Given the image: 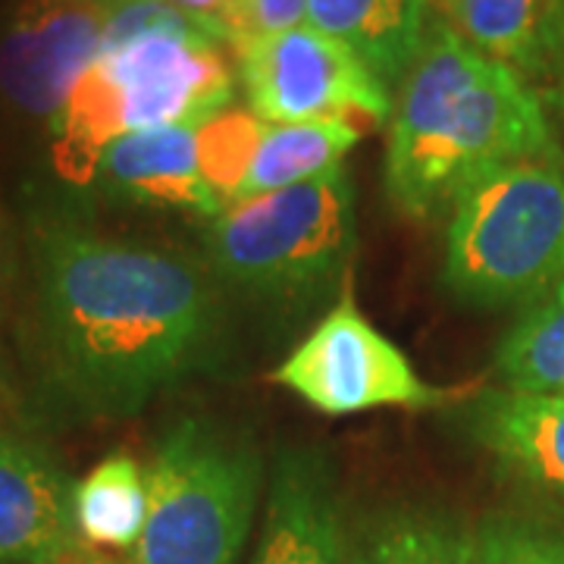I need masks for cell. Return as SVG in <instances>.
Here are the masks:
<instances>
[{
	"instance_id": "obj_23",
	"label": "cell",
	"mask_w": 564,
	"mask_h": 564,
	"mask_svg": "<svg viewBox=\"0 0 564 564\" xmlns=\"http://www.w3.org/2000/svg\"><path fill=\"white\" fill-rule=\"evenodd\" d=\"M17 276H20V258H17V242H13V229H10V217L0 202V323L7 321V311L13 302V289H17Z\"/></svg>"
},
{
	"instance_id": "obj_4",
	"label": "cell",
	"mask_w": 564,
	"mask_h": 564,
	"mask_svg": "<svg viewBox=\"0 0 564 564\" xmlns=\"http://www.w3.org/2000/svg\"><path fill=\"white\" fill-rule=\"evenodd\" d=\"M358 248L345 166L321 180L232 202L207 229L210 273L245 299L314 307L348 276Z\"/></svg>"
},
{
	"instance_id": "obj_19",
	"label": "cell",
	"mask_w": 564,
	"mask_h": 564,
	"mask_svg": "<svg viewBox=\"0 0 564 564\" xmlns=\"http://www.w3.org/2000/svg\"><path fill=\"white\" fill-rule=\"evenodd\" d=\"M496 370L511 392H564V282L511 323L496 351Z\"/></svg>"
},
{
	"instance_id": "obj_14",
	"label": "cell",
	"mask_w": 564,
	"mask_h": 564,
	"mask_svg": "<svg viewBox=\"0 0 564 564\" xmlns=\"http://www.w3.org/2000/svg\"><path fill=\"white\" fill-rule=\"evenodd\" d=\"M307 25L361 57L386 88L404 76L430 35V0H307Z\"/></svg>"
},
{
	"instance_id": "obj_16",
	"label": "cell",
	"mask_w": 564,
	"mask_h": 564,
	"mask_svg": "<svg viewBox=\"0 0 564 564\" xmlns=\"http://www.w3.org/2000/svg\"><path fill=\"white\" fill-rule=\"evenodd\" d=\"M358 141L361 129L355 120L267 122V132L236 202L321 180L343 166L345 154Z\"/></svg>"
},
{
	"instance_id": "obj_18",
	"label": "cell",
	"mask_w": 564,
	"mask_h": 564,
	"mask_svg": "<svg viewBox=\"0 0 564 564\" xmlns=\"http://www.w3.org/2000/svg\"><path fill=\"white\" fill-rule=\"evenodd\" d=\"M448 25L480 54L540 73L552 54L549 0H440Z\"/></svg>"
},
{
	"instance_id": "obj_9",
	"label": "cell",
	"mask_w": 564,
	"mask_h": 564,
	"mask_svg": "<svg viewBox=\"0 0 564 564\" xmlns=\"http://www.w3.org/2000/svg\"><path fill=\"white\" fill-rule=\"evenodd\" d=\"M104 0H22L0 29V104L54 126L101 54Z\"/></svg>"
},
{
	"instance_id": "obj_17",
	"label": "cell",
	"mask_w": 564,
	"mask_h": 564,
	"mask_svg": "<svg viewBox=\"0 0 564 564\" xmlns=\"http://www.w3.org/2000/svg\"><path fill=\"white\" fill-rule=\"evenodd\" d=\"M148 521V470L113 452L73 486V524L85 545L101 552H132Z\"/></svg>"
},
{
	"instance_id": "obj_12",
	"label": "cell",
	"mask_w": 564,
	"mask_h": 564,
	"mask_svg": "<svg viewBox=\"0 0 564 564\" xmlns=\"http://www.w3.org/2000/svg\"><path fill=\"white\" fill-rule=\"evenodd\" d=\"M98 185L113 198L144 207L220 217L226 204L204 180L198 126H163L129 132L104 151Z\"/></svg>"
},
{
	"instance_id": "obj_11",
	"label": "cell",
	"mask_w": 564,
	"mask_h": 564,
	"mask_svg": "<svg viewBox=\"0 0 564 564\" xmlns=\"http://www.w3.org/2000/svg\"><path fill=\"white\" fill-rule=\"evenodd\" d=\"M73 486L44 448L0 430V564H51L82 543Z\"/></svg>"
},
{
	"instance_id": "obj_1",
	"label": "cell",
	"mask_w": 564,
	"mask_h": 564,
	"mask_svg": "<svg viewBox=\"0 0 564 564\" xmlns=\"http://www.w3.org/2000/svg\"><path fill=\"white\" fill-rule=\"evenodd\" d=\"M32 270L41 364L79 414L132 417L217 358V282L180 251L41 217Z\"/></svg>"
},
{
	"instance_id": "obj_24",
	"label": "cell",
	"mask_w": 564,
	"mask_h": 564,
	"mask_svg": "<svg viewBox=\"0 0 564 564\" xmlns=\"http://www.w3.org/2000/svg\"><path fill=\"white\" fill-rule=\"evenodd\" d=\"M166 3H173L176 10L202 22L204 29L210 35H217L223 44H232L229 41V7H232V0H166Z\"/></svg>"
},
{
	"instance_id": "obj_7",
	"label": "cell",
	"mask_w": 564,
	"mask_h": 564,
	"mask_svg": "<svg viewBox=\"0 0 564 564\" xmlns=\"http://www.w3.org/2000/svg\"><path fill=\"white\" fill-rule=\"evenodd\" d=\"M273 380L326 417L377 408H430L445 399L417 377L399 345L358 311L351 292L273 370Z\"/></svg>"
},
{
	"instance_id": "obj_13",
	"label": "cell",
	"mask_w": 564,
	"mask_h": 564,
	"mask_svg": "<svg viewBox=\"0 0 564 564\" xmlns=\"http://www.w3.org/2000/svg\"><path fill=\"white\" fill-rule=\"evenodd\" d=\"M467 430L511 477L564 499V392H484L467 408Z\"/></svg>"
},
{
	"instance_id": "obj_2",
	"label": "cell",
	"mask_w": 564,
	"mask_h": 564,
	"mask_svg": "<svg viewBox=\"0 0 564 564\" xmlns=\"http://www.w3.org/2000/svg\"><path fill=\"white\" fill-rule=\"evenodd\" d=\"M552 151L558 144L524 73L433 22L389 120V202L404 217L430 220L489 170Z\"/></svg>"
},
{
	"instance_id": "obj_22",
	"label": "cell",
	"mask_w": 564,
	"mask_h": 564,
	"mask_svg": "<svg viewBox=\"0 0 564 564\" xmlns=\"http://www.w3.org/2000/svg\"><path fill=\"white\" fill-rule=\"evenodd\" d=\"M307 22V0H232L229 41L261 39ZM229 44V47H232Z\"/></svg>"
},
{
	"instance_id": "obj_3",
	"label": "cell",
	"mask_w": 564,
	"mask_h": 564,
	"mask_svg": "<svg viewBox=\"0 0 564 564\" xmlns=\"http://www.w3.org/2000/svg\"><path fill=\"white\" fill-rule=\"evenodd\" d=\"M564 282L562 151L489 170L452 207L443 289L452 302L502 311Z\"/></svg>"
},
{
	"instance_id": "obj_15",
	"label": "cell",
	"mask_w": 564,
	"mask_h": 564,
	"mask_svg": "<svg viewBox=\"0 0 564 564\" xmlns=\"http://www.w3.org/2000/svg\"><path fill=\"white\" fill-rule=\"evenodd\" d=\"M345 564H474V533L448 511L399 505L358 530Z\"/></svg>"
},
{
	"instance_id": "obj_26",
	"label": "cell",
	"mask_w": 564,
	"mask_h": 564,
	"mask_svg": "<svg viewBox=\"0 0 564 564\" xmlns=\"http://www.w3.org/2000/svg\"><path fill=\"white\" fill-rule=\"evenodd\" d=\"M549 20H552V54H564V0H549Z\"/></svg>"
},
{
	"instance_id": "obj_10",
	"label": "cell",
	"mask_w": 564,
	"mask_h": 564,
	"mask_svg": "<svg viewBox=\"0 0 564 564\" xmlns=\"http://www.w3.org/2000/svg\"><path fill=\"white\" fill-rule=\"evenodd\" d=\"M345 552L343 505L329 458L317 448H282L270 470L254 564H345Z\"/></svg>"
},
{
	"instance_id": "obj_21",
	"label": "cell",
	"mask_w": 564,
	"mask_h": 564,
	"mask_svg": "<svg viewBox=\"0 0 564 564\" xmlns=\"http://www.w3.org/2000/svg\"><path fill=\"white\" fill-rule=\"evenodd\" d=\"M474 564H564V533L518 518H492L474 533Z\"/></svg>"
},
{
	"instance_id": "obj_20",
	"label": "cell",
	"mask_w": 564,
	"mask_h": 564,
	"mask_svg": "<svg viewBox=\"0 0 564 564\" xmlns=\"http://www.w3.org/2000/svg\"><path fill=\"white\" fill-rule=\"evenodd\" d=\"M267 122L251 110H223L198 126V151H202L204 180L229 204L239 198L245 176L258 154Z\"/></svg>"
},
{
	"instance_id": "obj_8",
	"label": "cell",
	"mask_w": 564,
	"mask_h": 564,
	"mask_svg": "<svg viewBox=\"0 0 564 564\" xmlns=\"http://www.w3.org/2000/svg\"><path fill=\"white\" fill-rule=\"evenodd\" d=\"M95 69L117 91L126 135L163 126H202L232 101L223 41L195 20L107 44Z\"/></svg>"
},
{
	"instance_id": "obj_5",
	"label": "cell",
	"mask_w": 564,
	"mask_h": 564,
	"mask_svg": "<svg viewBox=\"0 0 564 564\" xmlns=\"http://www.w3.org/2000/svg\"><path fill=\"white\" fill-rule=\"evenodd\" d=\"M261 484L251 440L207 417L173 423L148 467V521L129 564H236Z\"/></svg>"
},
{
	"instance_id": "obj_6",
	"label": "cell",
	"mask_w": 564,
	"mask_h": 564,
	"mask_svg": "<svg viewBox=\"0 0 564 564\" xmlns=\"http://www.w3.org/2000/svg\"><path fill=\"white\" fill-rule=\"evenodd\" d=\"M248 110L263 122L392 120V91L343 41L314 25L232 44Z\"/></svg>"
},
{
	"instance_id": "obj_25",
	"label": "cell",
	"mask_w": 564,
	"mask_h": 564,
	"mask_svg": "<svg viewBox=\"0 0 564 564\" xmlns=\"http://www.w3.org/2000/svg\"><path fill=\"white\" fill-rule=\"evenodd\" d=\"M51 564H129L120 562L117 555H110V552H101V549H91V545L79 543L76 549H69L66 555H61L57 562Z\"/></svg>"
}]
</instances>
